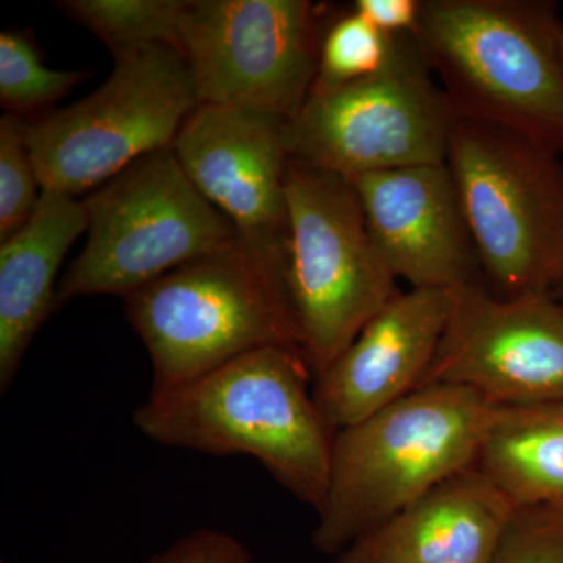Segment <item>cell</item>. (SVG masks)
<instances>
[{
    "label": "cell",
    "instance_id": "cell-1",
    "mask_svg": "<svg viewBox=\"0 0 563 563\" xmlns=\"http://www.w3.org/2000/svg\"><path fill=\"white\" fill-rule=\"evenodd\" d=\"M313 385L301 347H261L177 390L150 395L133 424L162 446L247 455L318 514L335 433L314 401Z\"/></svg>",
    "mask_w": 563,
    "mask_h": 563
},
{
    "label": "cell",
    "instance_id": "cell-2",
    "mask_svg": "<svg viewBox=\"0 0 563 563\" xmlns=\"http://www.w3.org/2000/svg\"><path fill=\"white\" fill-rule=\"evenodd\" d=\"M562 24L548 0H421L415 38L455 117L561 157Z\"/></svg>",
    "mask_w": 563,
    "mask_h": 563
},
{
    "label": "cell",
    "instance_id": "cell-3",
    "mask_svg": "<svg viewBox=\"0 0 563 563\" xmlns=\"http://www.w3.org/2000/svg\"><path fill=\"white\" fill-rule=\"evenodd\" d=\"M496 406L453 385L421 387L335 432L313 547L336 558L454 474L477 465Z\"/></svg>",
    "mask_w": 563,
    "mask_h": 563
},
{
    "label": "cell",
    "instance_id": "cell-4",
    "mask_svg": "<svg viewBox=\"0 0 563 563\" xmlns=\"http://www.w3.org/2000/svg\"><path fill=\"white\" fill-rule=\"evenodd\" d=\"M124 302L150 352L151 395L185 387L261 347H301L285 269L242 240L173 269Z\"/></svg>",
    "mask_w": 563,
    "mask_h": 563
},
{
    "label": "cell",
    "instance_id": "cell-5",
    "mask_svg": "<svg viewBox=\"0 0 563 563\" xmlns=\"http://www.w3.org/2000/svg\"><path fill=\"white\" fill-rule=\"evenodd\" d=\"M446 166L484 287L499 299L553 295L563 279V165L496 125L455 117Z\"/></svg>",
    "mask_w": 563,
    "mask_h": 563
},
{
    "label": "cell",
    "instance_id": "cell-6",
    "mask_svg": "<svg viewBox=\"0 0 563 563\" xmlns=\"http://www.w3.org/2000/svg\"><path fill=\"white\" fill-rule=\"evenodd\" d=\"M81 201L88 239L58 284V307L85 296L125 299L240 240L188 179L173 147L133 163Z\"/></svg>",
    "mask_w": 563,
    "mask_h": 563
},
{
    "label": "cell",
    "instance_id": "cell-7",
    "mask_svg": "<svg viewBox=\"0 0 563 563\" xmlns=\"http://www.w3.org/2000/svg\"><path fill=\"white\" fill-rule=\"evenodd\" d=\"M285 279L314 379L401 292L351 180L290 161Z\"/></svg>",
    "mask_w": 563,
    "mask_h": 563
},
{
    "label": "cell",
    "instance_id": "cell-8",
    "mask_svg": "<svg viewBox=\"0 0 563 563\" xmlns=\"http://www.w3.org/2000/svg\"><path fill=\"white\" fill-rule=\"evenodd\" d=\"M454 118L413 33H402L379 73L312 90L287 122V146L290 161L344 179L440 165Z\"/></svg>",
    "mask_w": 563,
    "mask_h": 563
},
{
    "label": "cell",
    "instance_id": "cell-9",
    "mask_svg": "<svg viewBox=\"0 0 563 563\" xmlns=\"http://www.w3.org/2000/svg\"><path fill=\"white\" fill-rule=\"evenodd\" d=\"M198 106L187 63L174 47L118 60L90 96L29 122L41 190L90 195L133 163L173 147Z\"/></svg>",
    "mask_w": 563,
    "mask_h": 563
},
{
    "label": "cell",
    "instance_id": "cell-10",
    "mask_svg": "<svg viewBox=\"0 0 563 563\" xmlns=\"http://www.w3.org/2000/svg\"><path fill=\"white\" fill-rule=\"evenodd\" d=\"M324 11L307 0H187L179 52L199 106L290 121L317 80Z\"/></svg>",
    "mask_w": 563,
    "mask_h": 563
},
{
    "label": "cell",
    "instance_id": "cell-11",
    "mask_svg": "<svg viewBox=\"0 0 563 563\" xmlns=\"http://www.w3.org/2000/svg\"><path fill=\"white\" fill-rule=\"evenodd\" d=\"M453 385L499 407L563 399V302L499 299L484 285L451 291L439 350L420 387Z\"/></svg>",
    "mask_w": 563,
    "mask_h": 563
},
{
    "label": "cell",
    "instance_id": "cell-12",
    "mask_svg": "<svg viewBox=\"0 0 563 563\" xmlns=\"http://www.w3.org/2000/svg\"><path fill=\"white\" fill-rule=\"evenodd\" d=\"M287 122L257 111L198 106L173 144L188 179L231 221L244 246L284 269Z\"/></svg>",
    "mask_w": 563,
    "mask_h": 563
},
{
    "label": "cell",
    "instance_id": "cell-13",
    "mask_svg": "<svg viewBox=\"0 0 563 563\" xmlns=\"http://www.w3.org/2000/svg\"><path fill=\"white\" fill-rule=\"evenodd\" d=\"M369 239L396 280L418 290L484 285L446 163L354 177Z\"/></svg>",
    "mask_w": 563,
    "mask_h": 563
},
{
    "label": "cell",
    "instance_id": "cell-14",
    "mask_svg": "<svg viewBox=\"0 0 563 563\" xmlns=\"http://www.w3.org/2000/svg\"><path fill=\"white\" fill-rule=\"evenodd\" d=\"M451 291L399 292L314 379L332 432L351 428L418 390L442 340Z\"/></svg>",
    "mask_w": 563,
    "mask_h": 563
},
{
    "label": "cell",
    "instance_id": "cell-15",
    "mask_svg": "<svg viewBox=\"0 0 563 563\" xmlns=\"http://www.w3.org/2000/svg\"><path fill=\"white\" fill-rule=\"evenodd\" d=\"M517 512L473 466L352 543L335 563H492Z\"/></svg>",
    "mask_w": 563,
    "mask_h": 563
},
{
    "label": "cell",
    "instance_id": "cell-16",
    "mask_svg": "<svg viewBox=\"0 0 563 563\" xmlns=\"http://www.w3.org/2000/svg\"><path fill=\"white\" fill-rule=\"evenodd\" d=\"M88 231L84 201L43 191L35 214L0 242V390L9 391L25 352L57 303V274Z\"/></svg>",
    "mask_w": 563,
    "mask_h": 563
},
{
    "label": "cell",
    "instance_id": "cell-17",
    "mask_svg": "<svg viewBox=\"0 0 563 563\" xmlns=\"http://www.w3.org/2000/svg\"><path fill=\"white\" fill-rule=\"evenodd\" d=\"M476 466L517 509L563 510V399L496 406Z\"/></svg>",
    "mask_w": 563,
    "mask_h": 563
},
{
    "label": "cell",
    "instance_id": "cell-18",
    "mask_svg": "<svg viewBox=\"0 0 563 563\" xmlns=\"http://www.w3.org/2000/svg\"><path fill=\"white\" fill-rule=\"evenodd\" d=\"M187 0H65L57 7L109 47L114 62L154 46L179 51Z\"/></svg>",
    "mask_w": 563,
    "mask_h": 563
},
{
    "label": "cell",
    "instance_id": "cell-19",
    "mask_svg": "<svg viewBox=\"0 0 563 563\" xmlns=\"http://www.w3.org/2000/svg\"><path fill=\"white\" fill-rule=\"evenodd\" d=\"M88 76L85 70L47 68L29 33H0V103L13 117L27 121L43 114Z\"/></svg>",
    "mask_w": 563,
    "mask_h": 563
},
{
    "label": "cell",
    "instance_id": "cell-20",
    "mask_svg": "<svg viewBox=\"0 0 563 563\" xmlns=\"http://www.w3.org/2000/svg\"><path fill=\"white\" fill-rule=\"evenodd\" d=\"M395 36L377 31L354 10L332 16L321 41L312 90H329L379 73L391 57Z\"/></svg>",
    "mask_w": 563,
    "mask_h": 563
},
{
    "label": "cell",
    "instance_id": "cell-21",
    "mask_svg": "<svg viewBox=\"0 0 563 563\" xmlns=\"http://www.w3.org/2000/svg\"><path fill=\"white\" fill-rule=\"evenodd\" d=\"M27 132V121L0 118V242L31 220L43 198Z\"/></svg>",
    "mask_w": 563,
    "mask_h": 563
},
{
    "label": "cell",
    "instance_id": "cell-22",
    "mask_svg": "<svg viewBox=\"0 0 563 563\" xmlns=\"http://www.w3.org/2000/svg\"><path fill=\"white\" fill-rule=\"evenodd\" d=\"M492 563H563V510L518 509Z\"/></svg>",
    "mask_w": 563,
    "mask_h": 563
},
{
    "label": "cell",
    "instance_id": "cell-23",
    "mask_svg": "<svg viewBox=\"0 0 563 563\" xmlns=\"http://www.w3.org/2000/svg\"><path fill=\"white\" fill-rule=\"evenodd\" d=\"M146 563H252V558L232 533L202 528L180 537Z\"/></svg>",
    "mask_w": 563,
    "mask_h": 563
},
{
    "label": "cell",
    "instance_id": "cell-24",
    "mask_svg": "<svg viewBox=\"0 0 563 563\" xmlns=\"http://www.w3.org/2000/svg\"><path fill=\"white\" fill-rule=\"evenodd\" d=\"M352 10L388 36L417 32L421 0H357Z\"/></svg>",
    "mask_w": 563,
    "mask_h": 563
},
{
    "label": "cell",
    "instance_id": "cell-25",
    "mask_svg": "<svg viewBox=\"0 0 563 563\" xmlns=\"http://www.w3.org/2000/svg\"><path fill=\"white\" fill-rule=\"evenodd\" d=\"M554 298H558L559 301H563V279L561 282V285H559L558 290L554 292Z\"/></svg>",
    "mask_w": 563,
    "mask_h": 563
},
{
    "label": "cell",
    "instance_id": "cell-26",
    "mask_svg": "<svg viewBox=\"0 0 563 563\" xmlns=\"http://www.w3.org/2000/svg\"><path fill=\"white\" fill-rule=\"evenodd\" d=\"M559 40H561V51H562V57H563V24L561 27V33H559Z\"/></svg>",
    "mask_w": 563,
    "mask_h": 563
},
{
    "label": "cell",
    "instance_id": "cell-27",
    "mask_svg": "<svg viewBox=\"0 0 563 563\" xmlns=\"http://www.w3.org/2000/svg\"><path fill=\"white\" fill-rule=\"evenodd\" d=\"M563 302V301H562Z\"/></svg>",
    "mask_w": 563,
    "mask_h": 563
}]
</instances>
